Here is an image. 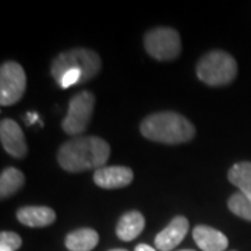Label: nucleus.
<instances>
[{
    "label": "nucleus",
    "instance_id": "21",
    "mask_svg": "<svg viewBox=\"0 0 251 251\" xmlns=\"http://www.w3.org/2000/svg\"><path fill=\"white\" fill-rule=\"evenodd\" d=\"M134 251H156L153 247L151 246H148V244H138L137 247H135Z\"/></svg>",
    "mask_w": 251,
    "mask_h": 251
},
{
    "label": "nucleus",
    "instance_id": "22",
    "mask_svg": "<svg viewBox=\"0 0 251 251\" xmlns=\"http://www.w3.org/2000/svg\"><path fill=\"white\" fill-rule=\"evenodd\" d=\"M110 251H127L125 249H115V250H110Z\"/></svg>",
    "mask_w": 251,
    "mask_h": 251
},
{
    "label": "nucleus",
    "instance_id": "19",
    "mask_svg": "<svg viewBox=\"0 0 251 251\" xmlns=\"http://www.w3.org/2000/svg\"><path fill=\"white\" fill-rule=\"evenodd\" d=\"M78 82H82V73L80 70H75V69H72L69 72H66L63 74V77L59 80V85L62 88H69L72 85H75Z\"/></svg>",
    "mask_w": 251,
    "mask_h": 251
},
{
    "label": "nucleus",
    "instance_id": "12",
    "mask_svg": "<svg viewBox=\"0 0 251 251\" xmlns=\"http://www.w3.org/2000/svg\"><path fill=\"white\" fill-rule=\"evenodd\" d=\"M17 219L29 227H45L56 221V212L44 205L23 206L17 211Z\"/></svg>",
    "mask_w": 251,
    "mask_h": 251
},
{
    "label": "nucleus",
    "instance_id": "18",
    "mask_svg": "<svg viewBox=\"0 0 251 251\" xmlns=\"http://www.w3.org/2000/svg\"><path fill=\"white\" fill-rule=\"evenodd\" d=\"M23 244L21 237L14 232L0 233V251H17Z\"/></svg>",
    "mask_w": 251,
    "mask_h": 251
},
{
    "label": "nucleus",
    "instance_id": "1",
    "mask_svg": "<svg viewBox=\"0 0 251 251\" xmlns=\"http://www.w3.org/2000/svg\"><path fill=\"white\" fill-rule=\"evenodd\" d=\"M110 155L109 144L100 137H78L64 143L57 153L60 168L70 173L103 168Z\"/></svg>",
    "mask_w": 251,
    "mask_h": 251
},
{
    "label": "nucleus",
    "instance_id": "14",
    "mask_svg": "<svg viewBox=\"0 0 251 251\" xmlns=\"http://www.w3.org/2000/svg\"><path fill=\"white\" fill-rule=\"evenodd\" d=\"M99 242V234L90 227H82L66 236L64 244L70 251H91Z\"/></svg>",
    "mask_w": 251,
    "mask_h": 251
},
{
    "label": "nucleus",
    "instance_id": "9",
    "mask_svg": "<svg viewBox=\"0 0 251 251\" xmlns=\"http://www.w3.org/2000/svg\"><path fill=\"white\" fill-rule=\"evenodd\" d=\"M133 171L127 166H103L94 172V181L100 188L127 187L133 181Z\"/></svg>",
    "mask_w": 251,
    "mask_h": 251
},
{
    "label": "nucleus",
    "instance_id": "5",
    "mask_svg": "<svg viewBox=\"0 0 251 251\" xmlns=\"http://www.w3.org/2000/svg\"><path fill=\"white\" fill-rule=\"evenodd\" d=\"M144 46L150 56L159 62L175 60L181 52L179 32L173 28L158 27L144 36Z\"/></svg>",
    "mask_w": 251,
    "mask_h": 251
},
{
    "label": "nucleus",
    "instance_id": "23",
    "mask_svg": "<svg viewBox=\"0 0 251 251\" xmlns=\"http://www.w3.org/2000/svg\"><path fill=\"white\" fill-rule=\"evenodd\" d=\"M180 251H194V250H180Z\"/></svg>",
    "mask_w": 251,
    "mask_h": 251
},
{
    "label": "nucleus",
    "instance_id": "11",
    "mask_svg": "<svg viewBox=\"0 0 251 251\" xmlns=\"http://www.w3.org/2000/svg\"><path fill=\"white\" fill-rule=\"evenodd\" d=\"M193 239L202 251H225L229 244L222 232L205 225H198L193 229Z\"/></svg>",
    "mask_w": 251,
    "mask_h": 251
},
{
    "label": "nucleus",
    "instance_id": "16",
    "mask_svg": "<svg viewBox=\"0 0 251 251\" xmlns=\"http://www.w3.org/2000/svg\"><path fill=\"white\" fill-rule=\"evenodd\" d=\"M25 177L23 172L17 168H6L1 172L0 176V197L1 200L11 197L14 193H17L20 188L24 186Z\"/></svg>",
    "mask_w": 251,
    "mask_h": 251
},
{
    "label": "nucleus",
    "instance_id": "17",
    "mask_svg": "<svg viewBox=\"0 0 251 251\" xmlns=\"http://www.w3.org/2000/svg\"><path fill=\"white\" fill-rule=\"evenodd\" d=\"M227 206L234 215L251 222V200L242 194L240 191L234 193L233 196L229 198Z\"/></svg>",
    "mask_w": 251,
    "mask_h": 251
},
{
    "label": "nucleus",
    "instance_id": "2",
    "mask_svg": "<svg viewBox=\"0 0 251 251\" xmlns=\"http://www.w3.org/2000/svg\"><path fill=\"white\" fill-rule=\"evenodd\" d=\"M141 134L155 143L183 144L196 135V127L187 117L176 112H159L145 117L140 126Z\"/></svg>",
    "mask_w": 251,
    "mask_h": 251
},
{
    "label": "nucleus",
    "instance_id": "20",
    "mask_svg": "<svg viewBox=\"0 0 251 251\" xmlns=\"http://www.w3.org/2000/svg\"><path fill=\"white\" fill-rule=\"evenodd\" d=\"M35 122H39V116L36 113H28L27 116H25V123L27 125H32Z\"/></svg>",
    "mask_w": 251,
    "mask_h": 251
},
{
    "label": "nucleus",
    "instance_id": "8",
    "mask_svg": "<svg viewBox=\"0 0 251 251\" xmlns=\"http://www.w3.org/2000/svg\"><path fill=\"white\" fill-rule=\"evenodd\" d=\"M0 141L4 151L13 158L21 159L28 152L25 135L21 127L11 119H3L0 123Z\"/></svg>",
    "mask_w": 251,
    "mask_h": 251
},
{
    "label": "nucleus",
    "instance_id": "15",
    "mask_svg": "<svg viewBox=\"0 0 251 251\" xmlns=\"http://www.w3.org/2000/svg\"><path fill=\"white\" fill-rule=\"evenodd\" d=\"M229 181L251 200V162H237L227 173Z\"/></svg>",
    "mask_w": 251,
    "mask_h": 251
},
{
    "label": "nucleus",
    "instance_id": "10",
    "mask_svg": "<svg viewBox=\"0 0 251 251\" xmlns=\"http://www.w3.org/2000/svg\"><path fill=\"white\" fill-rule=\"evenodd\" d=\"M188 221L184 216H176L155 237V246L159 251H172L179 246L188 232Z\"/></svg>",
    "mask_w": 251,
    "mask_h": 251
},
{
    "label": "nucleus",
    "instance_id": "3",
    "mask_svg": "<svg viewBox=\"0 0 251 251\" xmlns=\"http://www.w3.org/2000/svg\"><path fill=\"white\" fill-rule=\"evenodd\" d=\"M197 75L211 87H224L237 75V63L232 54L224 50H212L204 54L197 64Z\"/></svg>",
    "mask_w": 251,
    "mask_h": 251
},
{
    "label": "nucleus",
    "instance_id": "6",
    "mask_svg": "<svg viewBox=\"0 0 251 251\" xmlns=\"http://www.w3.org/2000/svg\"><path fill=\"white\" fill-rule=\"evenodd\" d=\"M95 108V97L90 91L75 94L69 103L67 115L62 122V128L66 134L78 135L87 130Z\"/></svg>",
    "mask_w": 251,
    "mask_h": 251
},
{
    "label": "nucleus",
    "instance_id": "7",
    "mask_svg": "<svg viewBox=\"0 0 251 251\" xmlns=\"http://www.w3.org/2000/svg\"><path fill=\"white\" fill-rule=\"evenodd\" d=\"M27 88L24 69L17 62H4L0 69V105L10 106L23 98Z\"/></svg>",
    "mask_w": 251,
    "mask_h": 251
},
{
    "label": "nucleus",
    "instance_id": "13",
    "mask_svg": "<svg viewBox=\"0 0 251 251\" xmlns=\"http://www.w3.org/2000/svg\"><path fill=\"white\" fill-rule=\"evenodd\" d=\"M144 227H145V218L143 214L138 211H130L120 218L116 226V234L123 242H131L143 233Z\"/></svg>",
    "mask_w": 251,
    "mask_h": 251
},
{
    "label": "nucleus",
    "instance_id": "4",
    "mask_svg": "<svg viewBox=\"0 0 251 251\" xmlns=\"http://www.w3.org/2000/svg\"><path fill=\"white\" fill-rule=\"evenodd\" d=\"M100 66H102L100 57L97 52L85 48H75L54 57L50 73L54 80L59 82L64 73L75 69L82 73V82H85L98 75Z\"/></svg>",
    "mask_w": 251,
    "mask_h": 251
}]
</instances>
